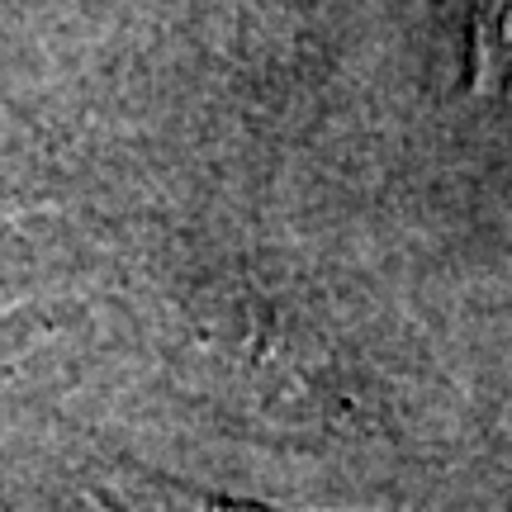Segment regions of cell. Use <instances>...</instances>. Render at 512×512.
Wrapping results in <instances>:
<instances>
[{"mask_svg":"<svg viewBox=\"0 0 512 512\" xmlns=\"http://www.w3.org/2000/svg\"><path fill=\"white\" fill-rule=\"evenodd\" d=\"M479 81L489 91L512 86V0H494L479 24Z\"/></svg>","mask_w":512,"mask_h":512,"instance_id":"1","label":"cell"}]
</instances>
